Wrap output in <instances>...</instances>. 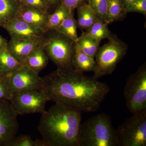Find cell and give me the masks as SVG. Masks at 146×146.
Segmentation results:
<instances>
[{
    "instance_id": "cell-31",
    "label": "cell",
    "mask_w": 146,
    "mask_h": 146,
    "mask_svg": "<svg viewBox=\"0 0 146 146\" xmlns=\"http://www.w3.org/2000/svg\"><path fill=\"white\" fill-rule=\"evenodd\" d=\"M47 5L48 6L49 8L55 5L60 0H46Z\"/></svg>"
},
{
    "instance_id": "cell-8",
    "label": "cell",
    "mask_w": 146,
    "mask_h": 146,
    "mask_svg": "<svg viewBox=\"0 0 146 146\" xmlns=\"http://www.w3.org/2000/svg\"><path fill=\"white\" fill-rule=\"evenodd\" d=\"M48 98L41 89H35L13 95L9 100L18 115L42 113L46 111Z\"/></svg>"
},
{
    "instance_id": "cell-11",
    "label": "cell",
    "mask_w": 146,
    "mask_h": 146,
    "mask_svg": "<svg viewBox=\"0 0 146 146\" xmlns=\"http://www.w3.org/2000/svg\"><path fill=\"white\" fill-rule=\"evenodd\" d=\"M2 27L8 33L11 37L22 40L42 41L45 33L42 30L16 18Z\"/></svg>"
},
{
    "instance_id": "cell-2",
    "label": "cell",
    "mask_w": 146,
    "mask_h": 146,
    "mask_svg": "<svg viewBox=\"0 0 146 146\" xmlns=\"http://www.w3.org/2000/svg\"><path fill=\"white\" fill-rule=\"evenodd\" d=\"M81 111L56 102L42 113L38 130L48 146H78Z\"/></svg>"
},
{
    "instance_id": "cell-14",
    "label": "cell",
    "mask_w": 146,
    "mask_h": 146,
    "mask_svg": "<svg viewBox=\"0 0 146 146\" xmlns=\"http://www.w3.org/2000/svg\"><path fill=\"white\" fill-rule=\"evenodd\" d=\"M48 59L41 44L26 58L22 65L39 74L46 66Z\"/></svg>"
},
{
    "instance_id": "cell-27",
    "label": "cell",
    "mask_w": 146,
    "mask_h": 146,
    "mask_svg": "<svg viewBox=\"0 0 146 146\" xmlns=\"http://www.w3.org/2000/svg\"><path fill=\"white\" fill-rule=\"evenodd\" d=\"M126 13L137 12L144 15L146 14V0H136L125 9Z\"/></svg>"
},
{
    "instance_id": "cell-10",
    "label": "cell",
    "mask_w": 146,
    "mask_h": 146,
    "mask_svg": "<svg viewBox=\"0 0 146 146\" xmlns=\"http://www.w3.org/2000/svg\"><path fill=\"white\" fill-rule=\"evenodd\" d=\"M18 115L9 101L0 100V146H9L18 132Z\"/></svg>"
},
{
    "instance_id": "cell-26",
    "label": "cell",
    "mask_w": 146,
    "mask_h": 146,
    "mask_svg": "<svg viewBox=\"0 0 146 146\" xmlns=\"http://www.w3.org/2000/svg\"><path fill=\"white\" fill-rule=\"evenodd\" d=\"M9 146H37L36 140H33L30 136L23 135L15 136L11 141Z\"/></svg>"
},
{
    "instance_id": "cell-5",
    "label": "cell",
    "mask_w": 146,
    "mask_h": 146,
    "mask_svg": "<svg viewBox=\"0 0 146 146\" xmlns=\"http://www.w3.org/2000/svg\"><path fill=\"white\" fill-rule=\"evenodd\" d=\"M127 51L124 43L113 36L108 42L99 49L95 58L96 67L94 71L95 78L110 74Z\"/></svg>"
},
{
    "instance_id": "cell-33",
    "label": "cell",
    "mask_w": 146,
    "mask_h": 146,
    "mask_svg": "<svg viewBox=\"0 0 146 146\" xmlns=\"http://www.w3.org/2000/svg\"><path fill=\"white\" fill-rule=\"evenodd\" d=\"M4 76L5 75H4L2 73V72H1V70H0V77H1L3 76Z\"/></svg>"
},
{
    "instance_id": "cell-17",
    "label": "cell",
    "mask_w": 146,
    "mask_h": 146,
    "mask_svg": "<svg viewBox=\"0 0 146 146\" xmlns=\"http://www.w3.org/2000/svg\"><path fill=\"white\" fill-rule=\"evenodd\" d=\"M77 12L78 28L82 30L87 29L99 19L86 3L78 7Z\"/></svg>"
},
{
    "instance_id": "cell-18",
    "label": "cell",
    "mask_w": 146,
    "mask_h": 146,
    "mask_svg": "<svg viewBox=\"0 0 146 146\" xmlns=\"http://www.w3.org/2000/svg\"><path fill=\"white\" fill-rule=\"evenodd\" d=\"M72 13V11L60 4L53 13L48 15L45 29L46 33L56 30L63 21Z\"/></svg>"
},
{
    "instance_id": "cell-30",
    "label": "cell",
    "mask_w": 146,
    "mask_h": 146,
    "mask_svg": "<svg viewBox=\"0 0 146 146\" xmlns=\"http://www.w3.org/2000/svg\"><path fill=\"white\" fill-rule=\"evenodd\" d=\"M8 41L0 34V51L6 48Z\"/></svg>"
},
{
    "instance_id": "cell-22",
    "label": "cell",
    "mask_w": 146,
    "mask_h": 146,
    "mask_svg": "<svg viewBox=\"0 0 146 146\" xmlns=\"http://www.w3.org/2000/svg\"><path fill=\"white\" fill-rule=\"evenodd\" d=\"M100 42L90 36L82 34L75 43L84 53L95 58L100 48Z\"/></svg>"
},
{
    "instance_id": "cell-3",
    "label": "cell",
    "mask_w": 146,
    "mask_h": 146,
    "mask_svg": "<svg viewBox=\"0 0 146 146\" xmlns=\"http://www.w3.org/2000/svg\"><path fill=\"white\" fill-rule=\"evenodd\" d=\"M78 146H119L116 130L107 115L98 114L81 124Z\"/></svg>"
},
{
    "instance_id": "cell-1",
    "label": "cell",
    "mask_w": 146,
    "mask_h": 146,
    "mask_svg": "<svg viewBox=\"0 0 146 146\" xmlns=\"http://www.w3.org/2000/svg\"><path fill=\"white\" fill-rule=\"evenodd\" d=\"M43 80L41 90L49 101L67 105L81 112L97 111L110 90L106 83L73 68H57Z\"/></svg>"
},
{
    "instance_id": "cell-34",
    "label": "cell",
    "mask_w": 146,
    "mask_h": 146,
    "mask_svg": "<svg viewBox=\"0 0 146 146\" xmlns=\"http://www.w3.org/2000/svg\"><path fill=\"white\" fill-rule=\"evenodd\" d=\"M20 1H22V0H20Z\"/></svg>"
},
{
    "instance_id": "cell-21",
    "label": "cell",
    "mask_w": 146,
    "mask_h": 146,
    "mask_svg": "<svg viewBox=\"0 0 146 146\" xmlns=\"http://www.w3.org/2000/svg\"><path fill=\"white\" fill-rule=\"evenodd\" d=\"M126 14L122 0H108L107 12L104 22L108 25L120 20Z\"/></svg>"
},
{
    "instance_id": "cell-7",
    "label": "cell",
    "mask_w": 146,
    "mask_h": 146,
    "mask_svg": "<svg viewBox=\"0 0 146 146\" xmlns=\"http://www.w3.org/2000/svg\"><path fill=\"white\" fill-rule=\"evenodd\" d=\"M127 109L132 114L146 109V68L141 66L130 76L124 89Z\"/></svg>"
},
{
    "instance_id": "cell-4",
    "label": "cell",
    "mask_w": 146,
    "mask_h": 146,
    "mask_svg": "<svg viewBox=\"0 0 146 146\" xmlns=\"http://www.w3.org/2000/svg\"><path fill=\"white\" fill-rule=\"evenodd\" d=\"M54 32L47 38L44 37L42 46L49 58L58 69H72L75 42L61 33Z\"/></svg>"
},
{
    "instance_id": "cell-12",
    "label": "cell",
    "mask_w": 146,
    "mask_h": 146,
    "mask_svg": "<svg viewBox=\"0 0 146 146\" xmlns=\"http://www.w3.org/2000/svg\"><path fill=\"white\" fill-rule=\"evenodd\" d=\"M48 14L49 13L36 10L22 3L16 18L42 30L46 33L45 29Z\"/></svg>"
},
{
    "instance_id": "cell-25",
    "label": "cell",
    "mask_w": 146,
    "mask_h": 146,
    "mask_svg": "<svg viewBox=\"0 0 146 146\" xmlns=\"http://www.w3.org/2000/svg\"><path fill=\"white\" fill-rule=\"evenodd\" d=\"M13 96L8 76L0 77V100L9 101Z\"/></svg>"
},
{
    "instance_id": "cell-19",
    "label": "cell",
    "mask_w": 146,
    "mask_h": 146,
    "mask_svg": "<svg viewBox=\"0 0 146 146\" xmlns=\"http://www.w3.org/2000/svg\"><path fill=\"white\" fill-rule=\"evenodd\" d=\"M22 65V63L12 55L7 49L0 51V70L5 75L15 72Z\"/></svg>"
},
{
    "instance_id": "cell-9",
    "label": "cell",
    "mask_w": 146,
    "mask_h": 146,
    "mask_svg": "<svg viewBox=\"0 0 146 146\" xmlns=\"http://www.w3.org/2000/svg\"><path fill=\"white\" fill-rule=\"evenodd\" d=\"M11 89L13 95L35 89H42L43 78L26 66L22 65L15 72L8 75Z\"/></svg>"
},
{
    "instance_id": "cell-28",
    "label": "cell",
    "mask_w": 146,
    "mask_h": 146,
    "mask_svg": "<svg viewBox=\"0 0 146 146\" xmlns=\"http://www.w3.org/2000/svg\"><path fill=\"white\" fill-rule=\"evenodd\" d=\"M21 2L30 7L46 13H48L49 9L46 0H22Z\"/></svg>"
},
{
    "instance_id": "cell-23",
    "label": "cell",
    "mask_w": 146,
    "mask_h": 146,
    "mask_svg": "<svg viewBox=\"0 0 146 146\" xmlns=\"http://www.w3.org/2000/svg\"><path fill=\"white\" fill-rule=\"evenodd\" d=\"M77 21L71 14L63 21L56 30L75 42L78 39Z\"/></svg>"
},
{
    "instance_id": "cell-16",
    "label": "cell",
    "mask_w": 146,
    "mask_h": 146,
    "mask_svg": "<svg viewBox=\"0 0 146 146\" xmlns=\"http://www.w3.org/2000/svg\"><path fill=\"white\" fill-rule=\"evenodd\" d=\"M21 4L20 0H0V26L16 18Z\"/></svg>"
},
{
    "instance_id": "cell-13",
    "label": "cell",
    "mask_w": 146,
    "mask_h": 146,
    "mask_svg": "<svg viewBox=\"0 0 146 146\" xmlns=\"http://www.w3.org/2000/svg\"><path fill=\"white\" fill-rule=\"evenodd\" d=\"M42 41H29L11 37L7 49L11 54L22 63L29 54L42 44Z\"/></svg>"
},
{
    "instance_id": "cell-24",
    "label": "cell",
    "mask_w": 146,
    "mask_h": 146,
    "mask_svg": "<svg viewBox=\"0 0 146 146\" xmlns=\"http://www.w3.org/2000/svg\"><path fill=\"white\" fill-rule=\"evenodd\" d=\"M88 5L101 21L104 22L107 12L108 0H86Z\"/></svg>"
},
{
    "instance_id": "cell-20",
    "label": "cell",
    "mask_w": 146,
    "mask_h": 146,
    "mask_svg": "<svg viewBox=\"0 0 146 146\" xmlns=\"http://www.w3.org/2000/svg\"><path fill=\"white\" fill-rule=\"evenodd\" d=\"M85 30L86 31L84 32L82 34L90 36L99 42L105 39H109L113 36L108 27V25L99 19Z\"/></svg>"
},
{
    "instance_id": "cell-15",
    "label": "cell",
    "mask_w": 146,
    "mask_h": 146,
    "mask_svg": "<svg viewBox=\"0 0 146 146\" xmlns=\"http://www.w3.org/2000/svg\"><path fill=\"white\" fill-rule=\"evenodd\" d=\"M72 66L74 70L80 72H94L96 67V61L95 58L84 53L75 43Z\"/></svg>"
},
{
    "instance_id": "cell-6",
    "label": "cell",
    "mask_w": 146,
    "mask_h": 146,
    "mask_svg": "<svg viewBox=\"0 0 146 146\" xmlns=\"http://www.w3.org/2000/svg\"><path fill=\"white\" fill-rule=\"evenodd\" d=\"M116 132L119 146H146V109L133 113Z\"/></svg>"
},
{
    "instance_id": "cell-29",
    "label": "cell",
    "mask_w": 146,
    "mask_h": 146,
    "mask_svg": "<svg viewBox=\"0 0 146 146\" xmlns=\"http://www.w3.org/2000/svg\"><path fill=\"white\" fill-rule=\"evenodd\" d=\"M86 0H60V4L69 10L73 11L76 8L85 3Z\"/></svg>"
},
{
    "instance_id": "cell-32",
    "label": "cell",
    "mask_w": 146,
    "mask_h": 146,
    "mask_svg": "<svg viewBox=\"0 0 146 146\" xmlns=\"http://www.w3.org/2000/svg\"><path fill=\"white\" fill-rule=\"evenodd\" d=\"M125 9L131 3L133 2L136 0H122Z\"/></svg>"
}]
</instances>
